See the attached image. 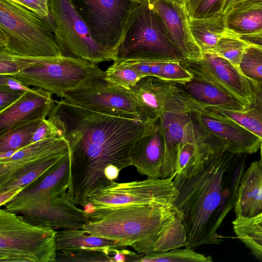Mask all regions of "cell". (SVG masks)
<instances>
[{
	"mask_svg": "<svg viewBox=\"0 0 262 262\" xmlns=\"http://www.w3.org/2000/svg\"><path fill=\"white\" fill-rule=\"evenodd\" d=\"M50 114L69 144L68 195L83 207L90 198L114 182L104 176L107 167L114 165L121 170L132 165L136 143L154 128L158 120L100 113L65 98L56 101Z\"/></svg>",
	"mask_w": 262,
	"mask_h": 262,
	"instance_id": "obj_1",
	"label": "cell"
},
{
	"mask_svg": "<svg viewBox=\"0 0 262 262\" xmlns=\"http://www.w3.org/2000/svg\"><path fill=\"white\" fill-rule=\"evenodd\" d=\"M241 155L221 150L182 169L173 179L178 191L173 205L184 225L185 248L194 250L224 241L217 231L234 208L245 167V155L236 164Z\"/></svg>",
	"mask_w": 262,
	"mask_h": 262,
	"instance_id": "obj_2",
	"label": "cell"
},
{
	"mask_svg": "<svg viewBox=\"0 0 262 262\" xmlns=\"http://www.w3.org/2000/svg\"><path fill=\"white\" fill-rule=\"evenodd\" d=\"M84 210L87 220L82 229L139 254L185 246L182 217L173 205L132 204Z\"/></svg>",
	"mask_w": 262,
	"mask_h": 262,
	"instance_id": "obj_3",
	"label": "cell"
},
{
	"mask_svg": "<svg viewBox=\"0 0 262 262\" xmlns=\"http://www.w3.org/2000/svg\"><path fill=\"white\" fill-rule=\"evenodd\" d=\"M116 59L188 61L162 18L146 0H142L130 15Z\"/></svg>",
	"mask_w": 262,
	"mask_h": 262,
	"instance_id": "obj_4",
	"label": "cell"
},
{
	"mask_svg": "<svg viewBox=\"0 0 262 262\" xmlns=\"http://www.w3.org/2000/svg\"><path fill=\"white\" fill-rule=\"evenodd\" d=\"M0 52L35 58L63 56L46 19L9 0H0Z\"/></svg>",
	"mask_w": 262,
	"mask_h": 262,
	"instance_id": "obj_5",
	"label": "cell"
},
{
	"mask_svg": "<svg viewBox=\"0 0 262 262\" xmlns=\"http://www.w3.org/2000/svg\"><path fill=\"white\" fill-rule=\"evenodd\" d=\"M57 231L0 210V262H56Z\"/></svg>",
	"mask_w": 262,
	"mask_h": 262,
	"instance_id": "obj_6",
	"label": "cell"
},
{
	"mask_svg": "<svg viewBox=\"0 0 262 262\" xmlns=\"http://www.w3.org/2000/svg\"><path fill=\"white\" fill-rule=\"evenodd\" d=\"M47 21L63 56L95 63L116 59L115 52L98 44L74 7L72 0H49Z\"/></svg>",
	"mask_w": 262,
	"mask_h": 262,
	"instance_id": "obj_7",
	"label": "cell"
},
{
	"mask_svg": "<svg viewBox=\"0 0 262 262\" xmlns=\"http://www.w3.org/2000/svg\"><path fill=\"white\" fill-rule=\"evenodd\" d=\"M12 76L28 86L48 91L61 98L66 92L96 78H104L105 72L97 63L62 56L37 57L33 65Z\"/></svg>",
	"mask_w": 262,
	"mask_h": 262,
	"instance_id": "obj_8",
	"label": "cell"
},
{
	"mask_svg": "<svg viewBox=\"0 0 262 262\" xmlns=\"http://www.w3.org/2000/svg\"><path fill=\"white\" fill-rule=\"evenodd\" d=\"M142 0H72L93 38L116 53L128 19Z\"/></svg>",
	"mask_w": 262,
	"mask_h": 262,
	"instance_id": "obj_9",
	"label": "cell"
},
{
	"mask_svg": "<svg viewBox=\"0 0 262 262\" xmlns=\"http://www.w3.org/2000/svg\"><path fill=\"white\" fill-rule=\"evenodd\" d=\"M173 178H148L126 183L114 181L89 199L83 207L100 208L127 204L173 205L178 195Z\"/></svg>",
	"mask_w": 262,
	"mask_h": 262,
	"instance_id": "obj_10",
	"label": "cell"
},
{
	"mask_svg": "<svg viewBox=\"0 0 262 262\" xmlns=\"http://www.w3.org/2000/svg\"><path fill=\"white\" fill-rule=\"evenodd\" d=\"M192 119L215 137L225 150L252 154L259 149L261 139L233 119L203 106L183 95Z\"/></svg>",
	"mask_w": 262,
	"mask_h": 262,
	"instance_id": "obj_11",
	"label": "cell"
},
{
	"mask_svg": "<svg viewBox=\"0 0 262 262\" xmlns=\"http://www.w3.org/2000/svg\"><path fill=\"white\" fill-rule=\"evenodd\" d=\"M64 98L73 104L100 113L141 117L131 91L110 84L104 78L91 79L66 92Z\"/></svg>",
	"mask_w": 262,
	"mask_h": 262,
	"instance_id": "obj_12",
	"label": "cell"
},
{
	"mask_svg": "<svg viewBox=\"0 0 262 262\" xmlns=\"http://www.w3.org/2000/svg\"><path fill=\"white\" fill-rule=\"evenodd\" d=\"M130 91L145 120H157L168 112H189L177 83L147 76L141 78Z\"/></svg>",
	"mask_w": 262,
	"mask_h": 262,
	"instance_id": "obj_13",
	"label": "cell"
},
{
	"mask_svg": "<svg viewBox=\"0 0 262 262\" xmlns=\"http://www.w3.org/2000/svg\"><path fill=\"white\" fill-rule=\"evenodd\" d=\"M16 213L33 224L55 230L82 229L87 220L85 211L70 199L68 191L50 195Z\"/></svg>",
	"mask_w": 262,
	"mask_h": 262,
	"instance_id": "obj_14",
	"label": "cell"
},
{
	"mask_svg": "<svg viewBox=\"0 0 262 262\" xmlns=\"http://www.w3.org/2000/svg\"><path fill=\"white\" fill-rule=\"evenodd\" d=\"M192 74L215 83L249 107L253 100V93L249 79L227 59L212 53H204L198 62H183Z\"/></svg>",
	"mask_w": 262,
	"mask_h": 262,
	"instance_id": "obj_15",
	"label": "cell"
},
{
	"mask_svg": "<svg viewBox=\"0 0 262 262\" xmlns=\"http://www.w3.org/2000/svg\"><path fill=\"white\" fill-rule=\"evenodd\" d=\"M52 95L41 88L24 92L14 103L0 111V136L15 128L46 118L56 102Z\"/></svg>",
	"mask_w": 262,
	"mask_h": 262,
	"instance_id": "obj_16",
	"label": "cell"
},
{
	"mask_svg": "<svg viewBox=\"0 0 262 262\" xmlns=\"http://www.w3.org/2000/svg\"><path fill=\"white\" fill-rule=\"evenodd\" d=\"M69 167V152L51 171L10 198L5 208L16 213L50 195L68 191Z\"/></svg>",
	"mask_w": 262,
	"mask_h": 262,
	"instance_id": "obj_17",
	"label": "cell"
},
{
	"mask_svg": "<svg viewBox=\"0 0 262 262\" xmlns=\"http://www.w3.org/2000/svg\"><path fill=\"white\" fill-rule=\"evenodd\" d=\"M162 18L176 43L189 62H198L203 57L191 34L186 6L170 0H158L152 6Z\"/></svg>",
	"mask_w": 262,
	"mask_h": 262,
	"instance_id": "obj_18",
	"label": "cell"
},
{
	"mask_svg": "<svg viewBox=\"0 0 262 262\" xmlns=\"http://www.w3.org/2000/svg\"><path fill=\"white\" fill-rule=\"evenodd\" d=\"M69 151V144L64 137L48 138L30 143L16 150L11 157L0 159V182L24 167Z\"/></svg>",
	"mask_w": 262,
	"mask_h": 262,
	"instance_id": "obj_19",
	"label": "cell"
},
{
	"mask_svg": "<svg viewBox=\"0 0 262 262\" xmlns=\"http://www.w3.org/2000/svg\"><path fill=\"white\" fill-rule=\"evenodd\" d=\"M164 156V136L158 120L154 128L136 143L132 155V165L141 175L161 178Z\"/></svg>",
	"mask_w": 262,
	"mask_h": 262,
	"instance_id": "obj_20",
	"label": "cell"
},
{
	"mask_svg": "<svg viewBox=\"0 0 262 262\" xmlns=\"http://www.w3.org/2000/svg\"><path fill=\"white\" fill-rule=\"evenodd\" d=\"M181 92L203 106L227 110L241 111L248 108L244 103L220 86L204 77L193 75L184 83H177Z\"/></svg>",
	"mask_w": 262,
	"mask_h": 262,
	"instance_id": "obj_21",
	"label": "cell"
},
{
	"mask_svg": "<svg viewBox=\"0 0 262 262\" xmlns=\"http://www.w3.org/2000/svg\"><path fill=\"white\" fill-rule=\"evenodd\" d=\"M235 214L253 217L262 212V162H252L240 180L234 205Z\"/></svg>",
	"mask_w": 262,
	"mask_h": 262,
	"instance_id": "obj_22",
	"label": "cell"
},
{
	"mask_svg": "<svg viewBox=\"0 0 262 262\" xmlns=\"http://www.w3.org/2000/svg\"><path fill=\"white\" fill-rule=\"evenodd\" d=\"M190 117L189 112L178 111L165 113L159 118L158 122L163 131L165 142L162 179L174 178L176 174L178 148Z\"/></svg>",
	"mask_w": 262,
	"mask_h": 262,
	"instance_id": "obj_23",
	"label": "cell"
},
{
	"mask_svg": "<svg viewBox=\"0 0 262 262\" xmlns=\"http://www.w3.org/2000/svg\"><path fill=\"white\" fill-rule=\"evenodd\" d=\"M57 252L98 251L109 255L126 247L111 240L95 236L82 229L61 230L56 236Z\"/></svg>",
	"mask_w": 262,
	"mask_h": 262,
	"instance_id": "obj_24",
	"label": "cell"
},
{
	"mask_svg": "<svg viewBox=\"0 0 262 262\" xmlns=\"http://www.w3.org/2000/svg\"><path fill=\"white\" fill-rule=\"evenodd\" d=\"M69 152L53 156L24 167L0 183V205L54 169Z\"/></svg>",
	"mask_w": 262,
	"mask_h": 262,
	"instance_id": "obj_25",
	"label": "cell"
},
{
	"mask_svg": "<svg viewBox=\"0 0 262 262\" xmlns=\"http://www.w3.org/2000/svg\"><path fill=\"white\" fill-rule=\"evenodd\" d=\"M224 13L228 31L238 37L262 32V0H246Z\"/></svg>",
	"mask_w": 262,
	"mask_h": 262,
	"instance_id": "obj_26",
	"label": "cell"
},
{
	"mask_svg": "<svg viewBox=\"0 0 262 262\" xmlns=\"http://www.w3.org/2000/svg\"><path fill=\"white\" fill-rule=\"evenodd\" d=\"M188 22L191 34L203 54L213 50L227 32L226 14H217L207 18H192Z\"/></svg>",
	"mask_w": 262,
	"mask_h": 262,
	"instance_id": "obj_27",
	"label": "cell"
},
{
	"mask_svg": "<svg viewBox=\"0 0 262 262\" xmlns=\"http://www.w3.org/2000/svg\"><path fill=\"white\" fill-rule=\"evenodd\" d=\"M236 238L243 243L252 254L262 261V227L253 217H245L235 214L232 222Z\"/></svg>",
	"mask_w": 262,
	"mask_h": 262,
	"instance_id": "obj_28",
	"label": "cell"
},
{
	"mask_svg": "<svg viewBox=\"0 0 262 262\" xmlns=\"http://www.w3.org/2000/svg\"><path fill=\"white\" fill-rule=\"evenodd\" d=\"M155 252L141 254L136 261L138 262H211L212 257L185 248Z\"/></svg>",
	"mask_w": 262,
	"mask_h": 262,
	"instance_id": "obj_29",
	"label": "cell"
},
{
	"mask_svg": "<svg viewBox=\"0 0 262 262\" xmlns=\"http://www.w3.org/2000/svg\"><path fill=\"white\" fill-rule=\"evenodd\" d=\"M250 43L228 31L209 53L222 57L239 68L246 49Z\"/></svg>",
	"mask_w": 262,
	"mask_h": 262,
	"instance_id": "obj_30",
	"label": "cell"
},
{
	"mask_svg": "<svg viewBox=\"0 0 262 262\" xmlns=\"http://www.w3.org/2000/svg\"><path fill=\"white\" fill-rule=\"evenodd\" d=\"M40 121L15 128L0 136V152L17 150L30 144Z\"/></svg>",
	"mask_w": 262,
	"mask_h": 262,
	"instance_id": "obj_31",
	"label": "cell"
},
{
	"mask_svg": "<svg viewBox=\"0 0 262 262\" xmlns=\"http://www.w3.org/2000/svg\"><path fill=\"white\" fill-rule=\"evenodd\" d=\"M105 71L104 79L109 83L131 90L141 78L132 67L123 62L115 60Z\"/></svg>",
	"mask_w": 262,
	"mask_h": 262,
	"instance_id": "obj_32",
	"label": "cell"
},
{
	"mask_svg": "<svg viewBox=\"0 0 262 262\" xmlns=\"http://www.w3.org/2000/svg\"><path fill=\"white\" fill-rule=\"evenodd\" d=\"M210 107L220 114L234 120L262 139V112L251 107L241 111Z\"/></svg>",
	"mask_w": 262,
	"mask_h": 262,
	"instance_id": "obj_33",
	"label": "cell"
},
{
	"mask_svg": "<svg viewBox=\"0 0 262 262\" xmlns=\"http://www.w3.org/2000/svg\"><path fill=\"white\" fill-rule=\"evenodd\" d=\"M239 69L249 80L262 83V46L250 43Z\"/></svg>",
	"mask_w": 262,
	"mask_h": 262,
	"instance_id": "obj_34",
	"label": "cell"
},
{
	"mask_svg": "<svg viewBox=\"0 0 262 262\" xmlns=\"http://www.w3.org/2000/svg\"><path fill=\"white\" fill-rule=\"evenodd\" d=\"M227 0H186L188 16L192 18H207L223 13Z\"/></svg>",
	"mask_w": 262,
	"mask_h": 262,
	"instance_id": "obj_35",
	"label": "cell"
},
{
	"mask_svg": "<svg viewBox=\"0 0 262 262\" xmlns=\"http://www.w3.org/2000/svg\"><path fill=\"white\" fill-rule=\"evenodd\" d=\"M158 77L167 81L181 83L190 80L193 78V75L183 62L162 61Z\"/></svg>",
	"mask_w": 262,
	"mask_h": 262,
	"instance_id": "obj_36",
	"label": "cell"
},
{
	"mask_svg": "<svg viewBox=\"0 0 262 262\" xmlns=\"http://www.w3.org/2000/svg\"><path fill=\"white\" fill-rule=\"evenodd\" d=\"M35 58L17 56L0 52V75L12 76L32 67Z\"/></svg>",
	"mask_w": 262,
	"mask_h": 262,
	"instance_id": "obj_37",
	"label": "cell"
},
{
	"mask_svg": "<svg viewBox=\"0 0 262 262\" xmlns=\"http://www.w3.org/2000/svg\"><path fill=\"white\" fill-rule=\"evenodd\" d=\"M57 261H114L113 256L98 251L57 252Z\"/></svg>",
	"mask_w": 262,
	"mask_h": 262,
	"instance_id": "obj_38",
	"label": "cell"
},
{
	"mask_svg": "<svg viewBox=\"0 0 262 262\" xmlns=\"http://www.w3.org/2000/svg\"><path fill=\"white\" fill-rule=\"evenodd\" d=\"M55 137H64L63 133L57 124L54 117L49 115V118H45L39 122L32 137L31 143Z\"/></svg>",
	"mask_w": 262,
	"mask_h": 262,
	"instance_id": "obj_39",
	"label": "cell"
},
{
	"mask_svg": "<svg viewBox=\"0 0 262 262\" xmlns=\"http://www.w3.org/2000/svg\"><path fill=\"white\" fill-rule=\"evenodd\" d=\"M34 12L44 18L49 16V0H9Z\"/></svg>",
	"mask_w": 262,
	"mask_h": 262,
	"instance_id": "obj_40",
	"label": "cell"
},
{
	"mask_svg": "<svg viewBox=\"0 0 262 262\" xmlns=\"http://www.w3.org/2000/svg\"><path fill=\"white\" fill-rule=\"evenodd\" d=\"M24 92L13 90L5 86H0V111L14 103Z\"/></svg>",
	"mask_w": 262,
	"mask_h": 262,
	"instance_id": "obj_41",
	"label": "cell"
},
{
	"mask_svg": "<svg viewBox=\"0 0 262 262\" xmlns=\"http://www.w3.org/2000/svg\"><path fill=\"white\" fill-rule=\"evenodd\" d=\"M0 86H5L9 89L23 92L32 90L16 78L7 75H0Z\"/></svg>",
	"mask_w": 262,
	"mask_h": 262,
	"instance_id": "obj_42",
	"label": "cell"
},
{
	"mask_svg": "<svg viewBox=\"0 0 262 262\" xmlns=\"http://www.w3.org/2000/svg\"><path fill=\"white\" fill-rule=\"evenodd\" d=\"M249 80L251 83L253 93V100L249 107L262 112V83Z\"/></svg>",
	"mask_w": 262,
	"mask_h": 262,
	"instance_id": "obj_43",
	"label": "cell"
},
{
	"mask_svg": "<svg viewBox=\"0 0 262 262\" xmlns=\"http://www.w3.org/2000/svg\"><path fill=\"white\" fill-rule=\"evenodd\" d=\"M241 38L248 42H251L255 40L262 39V32L255 34H252L241 37Z\"/></svg>",
	"mask_w": 262,
	"mask_h": 262,
	"instance_id": "obj_44",
	"label": "cell"
},
{
	"mask_svg": "<svg viewBox=\"0 0 262 262\" xmlns=\"http://www.w3.org/2000/svg\"><path fill=\"white\" fill-rule=\"evenodd\" d=\"M241 0H227L223 13L229 9L233 5L239 2Z\"/></svg>",
	"mask_w": 262,
	"mask_h": 262,
	"instance_id": "obj_45",
	"label": "cell"
},
{
	"mask_svg": "<svg viewBox=\"0 0 262 262\" xmlns=\"http://www.w3.org/2000/svg\"><path fill=\"white\" fill-rule=\"evenodd\" d=\"M253 218L258 225L262 227V212Z\"/></svg>",
	"mask_w": 262,
	"mask_h": 262,
	"instance_id": "obj_46",
	"label": "cell"
},
{
	"mask_svg": "<svg viewBox=\"0 0 262 262\" xmlns=\"http://www.w3.org/2000/svg\"><path fill=\"white\" fill-rule=\"evenodd\" d=\"M171 1L183 6H186V0H170Z\"/></svg>",
	"mask_w": 262,
	"mask_h": 262,
	"instance_id": "obj_47",
	"label": "cell"
},
{
	"mask_svg": "<svg viewBox=\"0 0 262 262\" xmlns=\"http://www.w3.org/2000/svg\"><path fill=\"white\" fill-rule=\"evenodd\" d=\"M249 43H254V44L262 46V39L255 40V41H253L249 42Z\"/></svg>",
	"mask_w": 262,
	"mask_h": 262,
	"instance_id": "obj_48",
	"label": "cell"
},
{
	"mask_svg": "<svg viewBox=\"0 0 262 262\" xmlns=\"http://www.w3.org/2000/svg\"><path fill=\"white\" fill-rule=\"evenodd\" d=\"M259 150H260V160L262 162V139L260 140V145H259Z\"/></svg>",
	"mask_w": 262,
	"mask_h": 262,
	"instance_id": "obj_49",
	"label": "cell"
},
{
	"mask_svg": "<svg viewBox=\"0 0 262 262\" xmlns=\"http://www.w3.org/2000/svg\"><path fill=\"white\" fill-rule=\"evenodd\" d=\"M150 5L152 6L155 2L158 0H146Z\"/></svg>",
	"mask_w": 262,
	"mask_h": 262,
	"instance_id": "obj_50",
	"label": "cell"
},
{
	"mask_svg": "<svg viewBox=\"0 0 262 262\" xmlns=\"http://www.w3.org/2000/svg\"><path fill=\"white\" fill-rule=\"evenodd\" d=\"M246 1V0H241V1H240L239 2H238V3H239V2H243V1Z\"/></svg>",
	"mask_w": 262,
	"mask_h": 262,
	"instance_id": "obj_51",
	"label": "cell"
}]
</instances>
